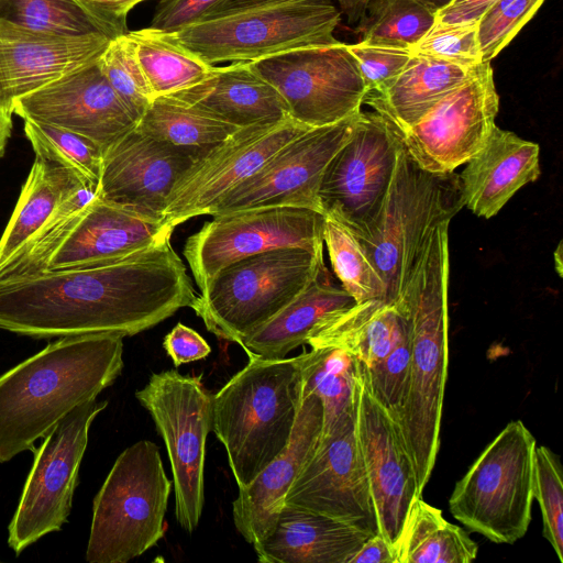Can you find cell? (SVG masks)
Segmentation results:
<instances>
[{
  "mask_svg": "<svg viewBox=\"0 0 563 563\" xmlns=\"http://www.w3.org/2000/svg\"><path fill=\"white\" fill-rule=\"evenodd\" d=\"M107 405L93 398L77 406L31 450L33 463L8 526V545L16 555L67 522L90 426Z\"/></svg>",
  "mask_w": 563,
  "mask_h": 563,
  "instance_id": "obj_11",
  "label": "cell"
},
{
  "mask_svg": "<svg viewBox=\"0 0 563 563\" xmlns=\"http://www.w3.org/2000/svg\"><path fill=\"white\" fill-rule=\"evenodd\" d=\"M172 484L154 442L126 448L93 498L86 560L126 563L154 547L165 533Z\"/></svg>",
  "mask_w": 563,
  "mask_h": 563,
  "instance_id": "obj_7",
  "label": "cell"
},
{
  "mask_svg": "<svg viewBox=\"0 0 563 563\" xmlns=\"http://www.w3.org/2000/svg\"><path fill=\"white\" fill-rule=\"evenodd\" d=\"M355 301L336 286L323 265L308 286L274 318L238 344L246 354L262 358H284L306 344L313 329L330 314Z\"/></svg>",
  "mask_w": 563,
  "mask_h": 563,
  "instance_id": "obj_31",
  "label": "cell"
},
{
  "mask_svg": "<svg viewBox=\"0 0 563 563\" xmlns=\"http://www.w3.org/2000/svg\"><path fill=\"white\" fill-rule=\"evenodd\" d=\"M187 238L183 254L200 291L227 265L283 247L323 251L325 216L299 207H264L212 216Z\"/></svg>",
  "mask_w": 563,
  "mask_h": 563,
  "instance_id": "obj_15",
  "label": "cell"
},
{
  "mask_svg": "<svg viewBox=\"0 0 563 563\" xmlns=\"http://www.w3.org/2000/svg\"><path fill=\"white\" fill-rule=\"evenodd\" d=\"M324 265L323 251L275 249L219 271L191 307L218 338L239 343L290 303Z\"/></svg>",
  "mask_w": 563,
  "mask_h": 563,
  "instance_id": "obj_8",
  "label": "cell"
},
{
  "mask_svg": "<svg viewBox=\"0 0 563 563\" xmlns=\"http://www.w3.org/2000/svg\"><path fill=\"white\" fill-rule=\"evenodd\" d=\"M409 339L407 318L395 305L367 300L327 317L313 329L306 344L342 349L371 373Z\"/></svg>",
  "mask_w": 563,
  "mask_h": 563,
  "instance_id": "obj_29",
  "label": "cell"
},
{
  "mask_svg": "<svg viewBox=\"0 0 563 563\" xmlns=\"http://www.w3.org/2000/svg\"><path fill=\"white\" fill-rule=\"evenodd\" d=\"M249 363L213 396L212 430L238 487L249 485L288 445L302 400L300 355Z\"/></svg>",
  "mask_w": 563,
  "mask_h": 563,
  "instance_id": "obj_4",
  "label": "cell"
},
{
  "mask_svg": "<svg viewBox=\"0 0 563 563\" xmlns=\"http://www.w3.org/2000/svg\"><path fill=\"white\" fill-rule=\"evenodd\" d=\"M350 24L358 22L366 13L369 0H336Z\"/></svg>",
  "mask_w": 563,
  "mask_h": 563,
  "instance_id": "obj_50",
  "label": "cell"
},
{
  "mask_svg": "<svg viewBox=\"0 0 563 563\" xmlns=\"http://www.w3.org/2000/svg\"><path fill=\"white\" fill-rule=\"evenodd\" d=\"M537 441L521 420L494 438L456 482L452 516L492 542L512 544L528 531L533 498Z\"/></svg>",
  "mask_w": 563,
  "mask_h": 563,
  "instance_id": "obj_9",
  "label": "cell"
},
{
  "mask_svg": "<svg viewBox=\"0 0 563 563\" xmlns=\"http://www.w3.org/2000/svg\"><path fill=\"white\" fill-rule=\"evenodd\" d=\"M128 34L154 98L194 86L212 66L150 27Z\"/></svg>",
  "mask_w": 563,
  "mask_h": 563,
  "instance_id": "obj_35",
  "label": "cell"
},
{
  "mask_svg": "<svg viewBox=\"0 0 563 563\" xmlns=\"http://www.w3.org/2000/svg\"><path fill=\"white\" fill-rule=\"evenodd\" d=\"M135 129L153 139L201 155L240 128L170 96H159L153 99Z\"/></svg>",
  "mask_w": 563,
  "mask_h": 563,
  "instance_id": "obj_34",
  "label": "cell"
},
{
  "mask_svg": "<svg viewBox=\"0 0 563 563\" xmlns=\"http://www.w3.org/2000/svg\"><path fill=\"white\" fill-rule=\"evenodd\" d=\"M135 397L152 416L165 442L176 519L191 533L198 527L205 501L206 442L212 429L213 396L200 377L170 369L152 374Z\"/></svg>",
  "mask_w": 563,
  "mask_h": 563,
  "instance_id": "obj_10",
  "label": "cell"
},
{
  "mask_svg": "<svg viewBox=\"0 0 563 563\" xmlns=\"http://www.w3.org/2000/svg\"><path fill=\"white\" fill-rule=\"evenodd\" d=\"M123 336H63L0 375V463L32 450L77 406L97 398L123 368Z\"/></svg>",
  "mask_w": 563,
  "mask_h": 563,
  "instance_id": "obj_2",
  "label": "cell"
},
{
  "mask_svg": "<svg viewBox=\"0 0 563 563\" xmlns=\"http://www.w3.org/2000/svg\"><path fill=\"white\" fill-rule=\"evenodd\" d=\"M478 545L465 530L418 496L410 509L398 548L397 563H471Z\"/></svg>",
  "mask_w": 563,
  "mask_h": 563,
  "instance_id": "obj_33",
  "label": "cell"
},
{
  "mask_svg": "<svg viewBox=\"0 0 563 563\" xmlns=\"http://www.w3.org/2000/svg\"><path fill=\"white\" fill-rule=\"evenodd\" d=\"M411 49L416 54L463 66L483 63L477 40V23L451 24L435 21Z\"/></svg>",
  "mask_w": 563,
  "mask_h": 563,
  "instance_id": "obj_43",
  "label": "cell"
},
{
  "mask_svg": "<svg viewBox=\"0 0 563 563\" xmlns=\"http://www.w3.org/2000/svg\"><path fill=\"white\" fill-rule=\"evenodd\" d=\"M173 231L164 221L145 218L95 196L57 243L44 271L118 258L172 236Z\"/></svg>",
  "mask_w": 563,
  "mask_h": 563,
  "instance_id": "obj_25",
  "label": "cell"
},
{
  "mask_svg": "<svg viewBox=\"0 0 563 563\" xmlns=\"http://www.w3.org/2000/svg\"><path fill=\"white\" fill-rule=\"evenodd\" d=\"M533 498L542 515L543 537L563 562V475L558 454L544 445L533 453Z\"/></svg>",
  "mask_w": 563,
  "mask_h": 563,
  "instance_id": "obj_41",
  "label": "cell"
},
{
  "mask_svg": "<svg viewBox=\"0 0 563 563\" xmlns=\"http://www.w3.org/2000/svg\"><path fill=\"white\" fill-rule=\"evenodd\" d=\"M230 0H159L154 9L150 29L163 33H176L229 2Z\"/></svg>",
  "mask_w": 563,
  "mask_h": 563,
  "instance_id": "obj_45",
  "label": "cell"
},
{
  "mask_svg": "<svg viewBox=\"0 0 563 563\" xmlns=\"http://www.w3.org/2000/svg\"><path fill=\"white\" fill-rule=\"evenodd\" d=\"M339 21L332 0H230L198 22L164 36L213 66L335 44L333 32Z\"/></svg>",
  "mask_w": 563,
  "mask_h": 563,
  "instance_id": "obj_5",
  "label": "cell"
},
{
  "mask_svg": "<svg viewBox=\"0 0 563 563\" xmlns=\"http://www.w3.org/2000/svg\"><path fill=\"white\" fill-rule=\"evenodd\" d=\"M544 0H495L477 23L483 62H490L537 13Z\"/></svg>",
  "mask_w": 563,
  "mask_h": 563,
  "instance_id": "obj_42",
  "label": "cell"
},
{
  "mask_svg": "<svg viewBox=\"0 0 563 563\" xmlns=\"http://www.w3.org/2000/svg\"><path fill=\"white\" fill-rule=\"evenodd\" d=\"M322 424L320 398L303 395L288 445L249 485L239 488L232 504L233 521L252 545L272 530L288 489L318 446Z\"/></svg>",
  "mask_w": 563,
  "mask_h": 563,
  "instance_id": "obj_24",
  "label": "cell"
},
{
  "mask_svg": "<svg viewBox=\"0 0 563 563\" xmlns=\"http://www.w3.org/2000/svg\"><path fill=\"white\" fill-rule=\"evenodd\" d=\"M284 99L289 117L308 126L357 115L366 87L347 44L299 47L250 62Z\"/></svg>",
  "mask_w": 563,
  "mask_h": 563,
  "instance_id": "obj_14",
  "label": "cell"
},
{
  "mask_svg": "<svg viewBox=\"0 0 563 563\" xmlns=\"http://www.w3.org/2000/svg\"><path fill=\"white\" fill-rule=\"evenodd\" d=\"M101 69L132 118L139 122L154 99L128 33L110 41L99 58Z\"/></svg>",
  "mask_w": 563,
  "mask_h": 563,
  "instance_id": "obj_40",
  "label": "cell"
},
{
  "mask_svg": "<svg viewBox=\"0 0 563 563\" xmlns=\"http://www.w3.org/2000/svg\"><path fill=\"white\" fill-rule=\"evenodd\" d=\"M309 129L290 117L240 128L199 155L177 180L167 200L164 222L175 229L191 218L209 216L228 191Z\"/></svg>",
  "mask_w": 563,
  "mask_h": 563,
  "instance_id": "obj_17",
  "label": "cell"
},
{
  "mask_svg": "<svg viewBox=\"0 0 563 563\" xmlns=\"http://www.w3.org/2000/svg\"><path fill=\"white\" fill-rule=\"evenodd\" d=\"M112 38L38 32L0 20V111L96 60Z\"/></svg>",
  "mask_w": 563,
  "mask_h": 563,
  "instance_id": "obj_23",
  "label": "cell"
},
{
  "mask_svg": "<svg viewBox=\"0 0 563 563\" xmlns=\"http://www.w3.org/2000/svg\"><path fill=\"white\" fill-rule=\"evenodd\" d=\"M418 1L423 3L424 5H427L431 10H433L435 13L452 2V0H418Z\"/></svg>",
  "mask_w": 563,
  "mask_h": 563,
  "instance_id": "obj_52",
  "label": "cell"
},
{
  "mask_svg": "<svg viewBox=\"0 0 563 563\" xmlns=\"http://www.w3.org/2000/svg\"><path fill=\"white\" fill-rule=\"evenodd\" d=\"M285 504L336 519L368 537L378 534L354 416L320 438L314 453L288 489Z\"/></svg>",
  "mask_w": 563,
  "mask_h": 563,
  "instance_id": "obj_20",
  "label": "cell"
},
{
  "mask_svg": "<svg viewBox=\"0 0 563 563\" xmlns=\"http://www.w3.org/2000/svg\"><path fill=\"white\" fill-rule=\"evenodd\" d=\"M170 238L102 263L0 278V329L35 339L132 336L197 295Z\"/></svg>",
  "mask_w": 563,
  "mask_h": 563,
  "instance_id": "obj_1",
  "label": "cell"
},
{
  "mask_svg": "<svg viewBox=\"0 0 563 563\" xmlns=\"http://www.w3.org/2000/svg\"><path fill=\"white\" fill-rule=\"evenodd\" d=\"M323 243L341 287L355 303L367 300L386 301L385 284L358 239L339 221L327 216Z\"/></svg>",
  "mask_w": 563,
  "mask_h": 563,
  "instance_id": "obj_38",
  "label": "cell"
},
{
  "mask_svg": "<svg viewBox=\"0 0 563 563\" xmlns=\"http://www.w3.org/2000/svg\"><path fill=\"white\" fill-rule=\"evenodd\" d=\"M90 13L110 26L119 36L128 33L126 16L145 0H77Z\"/></svg>",
  "mask_w": 563,
  "mask_h": 563,
  "instance_id": "obj_47",
  "label": "cell"
},
{
  "mask_svg": "<svg viewBox=\"0 0 563 563\" xmlns=\"http://www.w3.org/2000/svg\"><path fill=\"white\" fill-rule=\"evenodd\" d=\"M349 563H397L390 545L380 536L368 537Z\"/></svg>",
  "mask_w": 563,
  "mask_h": 563,
  "instance_id": "obj_49",
  "label": "cell"
},
{
  "mask_svg": "<svg viewBox=\"0 0 563 563\" xmlns=\"http://www.w3.org/2000/svg\"><path fill=\"white\" fill-rule=\"evenodd\" d=\"M23 121L25 136L36 157L65 167L98 188L103 151L95 142L63 128Z\"/></svg>",
  "mask_w": 563,
  "mask_h": 563,
  "instance_id": "obj_39",
  "label": "cell"
},
{
  "mask_svg": "<svg viewBox=\"0 0 563 563\" xmlns=\"http://www.w3.org/2000/svg\"><path fill=\"white\" fill-rule=\"evenodd\" d=\"M498 110L493 68L489 62H483L400 134L404 148L429 173H454L485 146Z\"/></svg>",
  "mask_w": 563,
  "mask_h": 563,
  "instance_id": "obj_16",
  "label": "cell"
},
{
  "mask_svg": "<svg viewBox=\"0 0 563 563\" xmlns=\"http://www.w3.org/2000/svg\"><path fill=\"white\" fill-rule=\"evenodd\" d=\"M449 224L437 225L395 305L407 318L410 362L406 396L395 422L422 495L440 448L449 365Z\"/></svg>",
  "mask_w": 563,
  "mask_h": 563,
  "instance_id": "obj_3",
  "label": "cell"
},
{
  "mask_svg": "<svg viewBox=\"0 0 563 563\" xmlns=\"http://www.w3.org/2000/svg\"><path fill=\"white\" fill-rule=\"evenodd\" d=\"M96 192L76 173L35 156L0 238V278L43 272Z\"/></svg>",
  "mask_w": 563,
  "mask_h": 563,
  "instance_id": "obj_13",
  "label": "cell"
},
{
  "mask_svg": "<svg viewBox=\"0 0 563 563\" xmlns=\"http://www.w3.org/2000/svg\"><path fill=\"white\" fill-rule=\"evenodd\" d=\"M360 113L292 139L228 191L209 216L264 207H299L322 213L318 192L324 169L350 139Z\"/></svg>",
  "mask_w": 563,
  "mask_h": 563,
  "instance_id": "obj_18",
  "label": "cell"
},
{
  "mask_svg": "<svg viewBox=\"0 0 563 563\" xmlns=\"http://www.w3.org/2000/svg\"><path fill=\"white\" fill-rule=\"evenodd\" d=\"M11 115L0 111V158L4 155L8 141L11 136Z\"/></svg>",
  "mask_w": 563,
  "mask_h": 563,
  "instance_id": "obj_51",
  "label": "cell"
},
{
  "mask_svg": "<svg viewBox=\"0 0 563 563\" xmlns=\"http://www.w3.org/2000/svg\"><path fill=\"white\" fill-rule=\"evenodd\" d=\"M300 355L302 396L314 394L322 402L321 437L354 416V389L361 363L334 346L311 347Z\"/></svg>",
  "mask_w": 563,
  "mask_h": 563,
  "instance_id": "obj_32",
  "label": "cell"
},
{
  "mask_svg": "<svg viewBox=\"0 0 563 563\" xmlns=\"http://www.w3.org/2000/svg\"><path fill=\"white\" fill-rule=\"evenodd\" d=\"M367 538L342 521L285 504L253 547L261 563H349Z\"/></svg>",
  "mask_w": 563,
  "mask_h": 563,
  "instance_id": "obj_28",
  "label": "cell"
},
{
  "mask_svg": "<svg viewBox=\"0 0 563 563\" xmlns=\"http://www.w3.org/2000/svg\"><path fill=\"white\" fill-rule=\"evenodd\" d=\"M540 174V146L495 125L459 175L463 205L477 217L493 218Z\"/></svg>",
  "mask_w": 563,
  "mask_h": 563,
  "instance_id": "obj_26",
  "label": "cell"
},
{
  "mask_svg": "<svg viewBox=\"0 0 563 563\" xmlns=\"http://www.w3.org/2000/svg\"><path fill=\"white\" fill-rule=\"evenodd\" d=\"M495 0H452L435 13V21L451 24L478 23Z\"/></svg>",
  "mask_w": 563,
  "mask_h": 563,
  "instance_id": "obj_48",
  "label": "cell"
},
{
  "mask_svg": "<svg viewBox=\"0 0 563 563\" xmlns=\"http://www.w3.org/2000/svg\"><path fill=\"white\" fill-rule=\"evenodd\" d=\"M478 65L463 66L413 53L402 71L380 90L366 92L363 103L386 118L401 134L463 84Z\"/></svg>",
  "mask_w": 563,
  "mask_h": 563,
  "instance_id": "obj_30",
  "label": "cell"
},
{
  "mask_svg": "<svg viewBox=\"0 0 563 563\" xmlns=\"http://www.w3.org/2000/svg\"><path fill=\"white\" fill-rule=\"evenodd\" d=\"M13 113L80 134L103 152L136 125L99 59L20 98Z\"/></svg>",
  "mask_w": 563,
  "mask_h": 563,
  "instance_id": "obj_22",
  "label": "cell"
},
{
  "mask_svg": "<svg viewBox=\"0 0 563 563\" xmlns=\"http://www.w3.org/2000/svg\"><path fill=\"white\" fill-rule=\"evenodd\" d=\"M166 96L238 128L289 117L284 99L252 69L250 62L211 66L201 81Z\"/></svg>",
  "mask_w": 563,
  "mask_h": 563,
  "instance_id": "obj_27",
  "label": "cell"
},
{
  "mask_svg": "<svg viewBox=\"0 0 563 563\" xmlns=\"http://www.w3.org/2000/svg\"><path fill=\"white\" fill-rule=\"evenodd\" d=\"M354 426L378 534L396 555L411 506L422 495H418L413 465L398 426L372 395L362 364L354 389Z\"/></svg>",
  "mask_w": 563,
  "mask_h": 563,
  "instance_id": "obj_19",
  "label": "cell"
},
{
  "mask_svg": "<svg viewBox=\"0 0 563 563\" xmlns=\"http://www.w3.org/2000/svg\"><path fill=\"white\" fill-rule=\"evenodd\" d=\"M401 136L383 115L361 111L347 142L324 169L319 187L322 213L360 241L369 238L395 172Z\"/></svg>",
  "mask_w": 563,
  "mask_h": 563,
  "instance_id": "obj_12",
  "label": "cell"
},
{
  "mask_svg": "<svg viewBox=\"0 0 563 563\" xmlns=\"http://www.w3.org/2000/svg\"><path fill=\"white\" fill-rule=\"evenodd\" d=\"M357 60L366 92L377 91L395 79L413 55L411 48H394L363 44H347Z\"/></svg>",
  "mask_w": 563,
  "mask_h": 563,
  "instance_id": "obj_44",
  "label": "cell"
},
{
  "mask_svg": "<svg viewBox=\"0 0 563 563\" xmlns=\"http://www.w3.org/2000/svg\"><path fill=\"white\" fill-rule=\"evenodd\" d=\"M198 156L134 128L103 152L96 196L145 218L164 221L173 187Z\"/></svg>",
  "mask_w": 563,
  "mask_h": 563,
  "instance_id": "obj_21",
  "label": "cell"
},
{
  "mask_svg": "<svg viewBox=\"0 0 563 563\" xmlns=\"http://www.w3.org/2000/svg\"><path fill=\"white\" fill-rule=\"evenodd\" d=\"M355 33L361 43L412 48L435 22V12L418 0H369Z\"/></svg>",
  "mask_w": 563,
  "mask_h": 563,
  "instance_id": "obj_36",
  "label": "cell"
},
{
  "mask_svg": "<svg viewBox=\"0 0 563 563\" xmlns=\"http://www.w3.org/2000/svg\"><path fill=\"white\" fill-rule=\"evenodd\" d=\"M0 20L54 34L119 36L77 0H0Z\"/></svg>",
  "mask_w": 563,
  "mask_h": 563,
  "instance_id": "obj_37",
  "label": "cell"
},
{
  "mask_svg": "<svg viewBox=\"0 0 563 563\" xmlns=\"http://www.w3.org/2000/svg\"><path fill=\"white\" fill-rule=\"evenodd\" d=\"M163 346L175 366L205 358L211 352L207 341L198 332L183 323H177L172 329L165 336Z\"/></svg>",
  "mask_w": 563,
  "mask_h": 563,
  "instance_id": "obj_46",
  "label": "cell"
},
{
  "mask_svg": "<svg viewBox=\"0 0 563 563\" xmlns=\"http://www.w3.org/2000/svg\"><path fill=\"white\" fill-rule=\"evenodd\" d=\"M464 207L459 175L419 167L401 146L378 220L360 241L396 305L434 228Z\"/></svg>",
  "mask_w": 563,
  "mask_h": 563,
  "instance_id": "obj_6",
  "label": "cell"
}]
</instances>
